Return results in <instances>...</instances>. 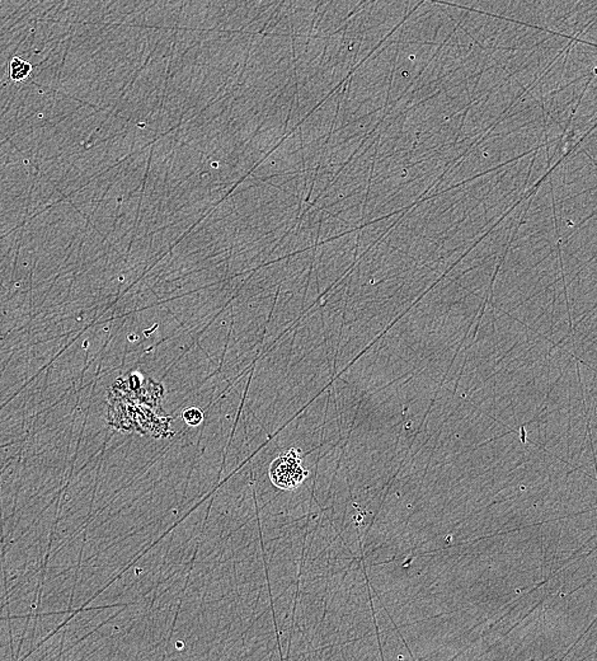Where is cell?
<instances>
[{"instance_id":"3957f363","label":"cell","mask_w":597,"mask_h":661,"mask_svg":"<svg viewBox=\"0 0 597 661\" xmlns=\"http://www.w3.org/2000/svg\"><path fill=\"white\" fill-rule=\"evenodd\" d=\"M182 419H184V423L190 425V426H199V423H202L204 414L197 407H190V408L184 410Z\"/></svg>"},{"instance_id":"6da1fadb","label":"cell","mask_w":597,"mask_h":661,"mask_svg":"<svg viewBox=\"0 0 597 661\" xmlns=\"http://www.w3.org/2000/svg\"><path fill=\"white\" fill-rule=\"evenodd\" d=\"M270 476L272 482L281 488L293 490L304 479V470L300 466L297 450L293 449L272 463Z\"/></svg>"},{"instance_id":"7a4b0ae2","label":"cell","mask_w":597,"mask_h":661,"mask_svg":"<svg viewBox=\"0 0 597 661\" xmlns=\"http://www.w3.org/2000/svg\"><path fill=\"white\" fill-rule=\"evenodd\" d=\"M33 66L31 63H28L27 60L24 59H21V57H12L10 61H9L8 65V72H9V79L14 83H19V82H24L27 79L31 73H32Z\"/></svg>"}]
</instances>
